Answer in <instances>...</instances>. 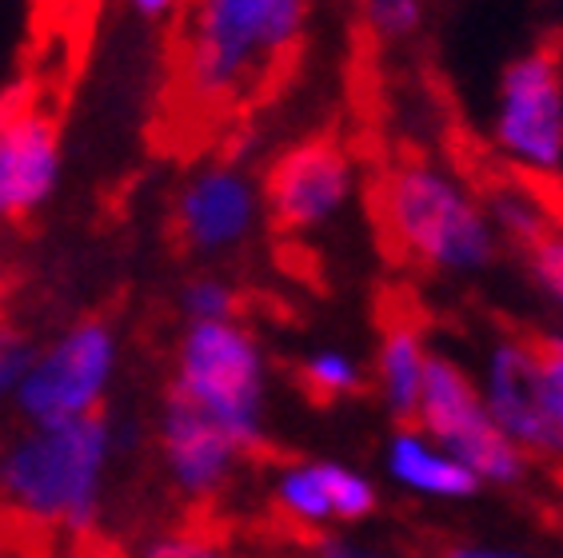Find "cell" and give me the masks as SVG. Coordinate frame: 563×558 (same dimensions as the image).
<instances>
[{"mask_svg":"<svg viewBox=\"0 0 563 558\" xmlns=\"http://www.w3.org/2000/svg\"><path fill=\"white\" fill-rule=\"evenodd\" d=\"M36 344L29 339V332H21L16 323H0V411L12 408L16 387H21L24 371L33 364Z\"/></svg>","mask_w":563,"mask_h":558,"instance_id":"20","label":"cell"},{"mask_svg":"<svg viewBox=\"0 0 563 558\" xmlns=\"http://www.w3.org/2000/svg\"><path fill=\"white\" fill-rule=\"evenodd\" d=\"M117 427L104 411L68 423H21L0 447V503L24 523L73 538L97 531L117 459Z\"/></svg>","mask_w":563,"mask_h":558,"instance_id":"2","label":"cell"},{"mask_svg":"<svg viewBox=\"0 0 563 558\" xmlns=\"http://www.w3.org/2000/svg\"><path fill=\"white\" fill-rule=\"evenodd\" d=\"M168 387L217 418L244 455L268 447V359L240 320L185 323Z\"/></svg>","mask_w":563,"mask_h":558,"instance_id":"4","label":"cell"},{"mask_svg":"<svg viewBox=\"0 0 563 558\" xmlns=\"http://www.w3.org/2000/svg\"><path fill=\"white\" fill-rule=\"evenodd\" d=\"M240 312V291L220 276H192L180 288V315L185 323H205V320H236Z\"/></svg>","mask_w":563,"mask_h":558,"instance_id":"18","label":"cell"},{"mask_svg":"<svg viewBox=\"0 0 563 558\" xmlns=\"http://www.w3.org/2000/svg\"><path fill=\"white\" fill-rule=\"evenodd\" d=\"M356 172L336 136H312L276 156L264 180L268 220L288 236L332 224L352 200Z\"/></svg>","mask_w":563,"mask_h":558,"instance_id":"8","label":"cell"},{"mask_svg":"<svg viewBox=\"0 0 563 558\" xmlns=\"http://www.w3.org/2000/svg\"><path fill=\"white\" fill-rule=\"evenodd\" d=\"M416 427L464 459L492 487H520L528 479V451L499 427L484 391L448 355H432Z\"/></svg>","mask_w":563,"mask_h":558,"instance_id":"7","label":"cell"},{"mask_svg":"<svg viewBox=\"0 0 563 558\" xmlns=\"http://www.w3.org/2000/svg\"><path fill=\"white\" fill-rule=\"evenodd\" d=\"M144 558H217L220 547L205 535H188V531H168V535L148 538L141 547Z\"/></svg>","mask_w":563,"mask_h":558,"instance_id":"21","label":"cell"},{"mask_svg":"<svg viewBox=\"0 0 563 558\" xmlns=\"http://www.w3.org/2000/svg\"><path fill=\"white\" fill-rule=\"evenodd\" d=\"M264 192L236 164H212L192 172L173 204L176 236L196 256H224L232 247L249 244L261 224Z\"/></svg>","mask_w":563,"mask_h":558,"instance_id":"9","label":"cell"},{"mask_svg":"<svg viewBox=\"0 0 563 558\" xmlns=\"http://www.w3.org/2000/svg\"><path fill=\"white\" fill-rule=\"evenodd\" d=\"M388 475L400 487L428 499H472L484 487L464 459H455L448 447L423 435V431H396V439L388 447Z\"/></svg>","mask_w":563,"mask_h":558,"instance_id":"14","label":"cell"},{"mask_svg":"<svg viewBox=\"0 0 563 558\" xmlns=\"http://www.w3.org/2000/svg\"><path fill=\"white\" fill-rule=\"evenodd\" d=\"M516 252L528 264V276L536 279V288L563 308V220L552 215L543 227H536L528 239L516 244Z\"/></svg>","mask_w":563,"mask_h":558,"instance_id":"17","label":"cell"},{"mask_svg":"<svg viewBox=\"0 0 563 558\" xmlns=\"http://www.w3.org/2000/svg\"><path fill=\"white\" fill-rule=\"evenodd\" d=\"M300 383L316 403H336L364 391V367L340 347H316L300 359Z\"/></svg>","mask_w":563,"mask_h":558,"instance_id":"16","label":"cell"},{"mask_svg":"<svg viewBox=\"0 0 563 558\" xmlns=\"http://www.w3.org/2000/svg\"><path fill=\"white\" fill-rule=\"evenodd\" d=\"M29 100H33V88H29V85L0 88V132H4L12 124V120L21 116L24 108H29Z\"/></svg>","mask_w":563,"mask_h":558,"instance_id":"22","label":"cell"},{"mask_svg":"<svg viewBox=\"0 0 563 558\" xmlns=\"http://www.w3.org/2000/svg\"><path fill=\"white\" fill-rule=\"evenodd\" d=\"M120 371V335L109 320L85 315L36 347L12 415L21 423H68L104 411Z\"/></svg>","mask_w":563,"mask_h":558,"instance_id":"5","label":"cell"},{"mask_svg":"<svg viewBox=\"0 0 563 558\" xmlns=\"http://www.w3.org/2000/svg\"><path fill=\"white\" fill-rule=\"evenodd\" d=\"M276 511L300 531H328L340 526L336 503H332V487H328V462H288L276 483H272Z\"/></svg>","mask_w":563,"mask_h":558,"instance_id":"15","label":"cell"},{"mask_svg":"<svg viewBox=\"0 0 563 558\" xmlns=\"http://www.w3.org/2000/svg\"><path fill=\"white\" fill-rule=\"evenodd\" d=\"M492 415L511 439L531 455H563V427L548 403L543 364L536 351V335H508L492 347L488 383H484Z\"/></svg>","mask_w":563,"mask_h":558,"instance_id":"11","label":"cell"},{"mask_svg":"<svg viewBox=\"0 0 563 558\" xmlns=\"http://www.w3.org/2000/svg\"><path fill=\"white\" fill-rule=\"evenodd\" d=\"M428 367H432V351L423 344V320L416 315V308L400 300L384 315L376 351L379 395H384V408L396 423H416V415H420Z\"/></svg>","mask_w":563,"mask_h":558,"instance_id":"13","label":"cell"},{"mask_svg":"<svg viewBox=\"0 0 563 558\" xmlns=\"http://www.w3.org/2000/svg\"><path fill=\"white\" fill-rule=\"evenodd\" d=\"M492 144L523 176H563V41L548 36L499 80V112Z\"/></svg>","mask_w":563,"mask_h":558,"instance_id":"6","label":"cell"},{"mask_svg":"<svg viewBox=\"0 0 563 558\" xmlns=\"http://www.w3.org/2000/svg\"><path fill=\"white\" fill-rule=\"evenodd\" d=\"M372 215L391 256L423 271L472 276L492 268L499 252V227L479 196L420 156L379 172Z\"/></svg>","mask_w":563,"mask_h":558,"instance_id":"3","label":"cell"},{"mask_svg":"<svg viewBox=\"0 0 563 558\" xmlns=\"http://www.w3.org/2000/svg\"><path fill=\"white\" fill-rule=\"evenodd\" d=\"M156 451H161V467L168 475V483L192 503L217 499L232 483L240 459H249L244 447L220 427L217 418L205 415L173 387L161 399Z\"/></svg>","mask_w":563,"mask_h":558,"instance_id":"10","label":"cell"},{"mask_svg":"<svg viewBox=\"0 0 563 558\" xmlns=\"http://www.w3.org/2000/svg\"><path fill=\"white\" fill-rule=\"evenodd\" d=\"M312 0H188L176 80L192 108L228 116L264 97L296 60Z\"/></svg>","mask_w":563,"mask_h":558,"instance_id":"1","label":"cell"},{"mask_svg":"<svg viewBox=\"0 0 563 558\" xmlns=\"http://www.w3.org/2000/svg\"><path fill=\"white\" fill-rule=\"evenodd\" d=\"M364 24L379 41H408L423 29V0H364Z\"/></svg>","mask_w":563,"mask_h":558,"instance_id":"19","label":"cell"},{"mask_svg":"<svg viewBox=\"0 0 563 558\" xmlns=\"http://www.w3.org/2000/svg\"><path fill=\"white\" fill-rule=\"evenodd\" d=\"M65 176L60 124L41 108H24L0 132V224H21L53 204Z\"/></svg>","mask_w":563,"mask_h":558,"instance_id":"12","label":"cell"},{"mask_svg":"<svg viewBox=\"0 0 563 558\" xmlns=\"http://www.w3.org/2000/svg\"><path fill=\"white\" fill-rule=\"evenodd\" d=\"M132 16H141V21H168L173 12H180L188 0H120Z\"/></svg>","mask_w":563,"mask_h":558,"instance_id":"23","label":"cell"}]
</instances>
